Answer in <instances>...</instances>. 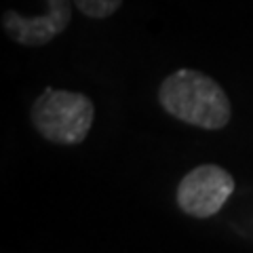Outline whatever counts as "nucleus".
Segmentation results:
<instances>
[{"label":"nucleus","instance_id":"f257e3e1","mask_svg":"<svg viewBox=\"0 0 253 253\" xmlns=\"http://www.w3.org/2000/svg\"><path fill=\"white\" fill-rule=\"evenodd\" d=\"M158 104L169 116L205 131H219L232 118V104L215 78L201 70L181 68L158 86Z\"/></svg>","mask_w":253,"mask_h":253},{"label":"nucleus","instance_id":"f03ea898","mask_svg":"<svg viewBox=\"0 0 253 253\" xmlns=\"http://www.w3.org/2000/svg\"><path fill=\"white\" fill-rule=\"evenodd\" d=\"M30 121L49 144L78 146L95 123V106L84 93L46 86L32 104Z\"/></svg>","mask_w":253,"mask_h":253},{"label":"nucleus","instance_id":"7ed1b4c3","mask_svg":"<svg viewBox=\"0 0 253 253\" xmlns=\"http://www.w3.org/2000/svg\"><path fill=\"white\" fill-rule=\"evenodd\" d=\"M234 177L224 167L203 163L179 179L175 188V203L186 215L207 219L226 207L234 194Z\"/></svg>","mask_w":253,"mask_h":253},{"label":"nucleus","instance_id":"20e7f679","mask_svg":"<svg viewBox=\"0 0 253 253\" xmlns=\"http://www.w3.org/2000/svg\"><path fill=\"white\" fill-rule=\"evenodd\" d=\"M44 15H21L15 9L2 13V30L13 42L21 46H44L59 38L72 23L74 2L72 0H44Z\"/></svg>","mask_w":253,"mask_h":253},{"label":"nucleus","instance_id":"39448f33","mask_svg":"<svg viewBox=\"0 0 253 253\" xmlns=\"http://www.w3.org/2000/svg\"><path fill=\"white\" fill-rule=\"evenodd\" d=\"M76 11L89 19H108L121 9L125 0H72Z\"/></svg>","mask_w":253,"mask_h":253}]
</instances>
